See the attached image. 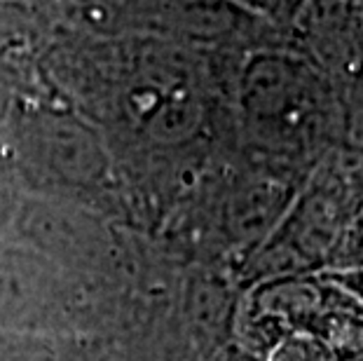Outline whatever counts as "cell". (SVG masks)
<instances>
[{
  "mask_svg": "<svg viewBox=\"0 0 363 361\" xmlns=\"http://www.w3.org/2000/svg\"><path fill=\"white\" fill-rule=\"evenodd\" d=\"M269 361H340V357L312 333H289L272 350Z\"/></svg>",
  "mask_w": 363,
  "mask_h": 361,
  "instance_id": "obj_1",
  "label": "cell"
},
{
  "mask_svg": "<svg viewBox=\"0 0 363 361\" xmlns=\"http://www.w3.org/2000/svg\"><path fill=\"white\" fill-rule=\"evenodd\" d=\"M350 361H363V355H361V357H357V359H350Z\"/></svg>",
  "mask_w": 363,
  "mask_h": 361,
  "instance_id": "obj_2",
  "label": "cell"
}]
</instances>
